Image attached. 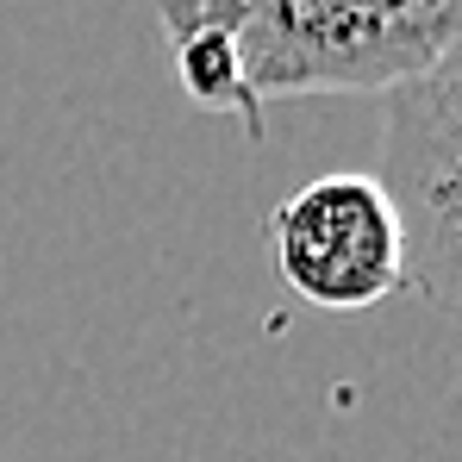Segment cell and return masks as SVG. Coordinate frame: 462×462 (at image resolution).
Returning <instances> with one entry per match:
<instances>
[{"label": "cell", "mask_w": 462, "mask_h": 462, "mask_svg": "<svg viewBox=\"0 0 462 462\" xmlns=\"http://www.w3.org/2000/svg\"><path fill=\"white\" fill-rule=\"evenodd\" d=\"M282 282L319 312H369L406 294V231L369 169H337L294 188L269 213Z\"/></svg>", "instance_id": "cell-2"}, {"label": "cell", "mask_w": 462, "mask_h": 462, "mask_svg": "<svg viewBox=\"0 0 462 462\" xmlns=\"http://www.w3.org/2000/svg\"><path fill=\"white\" fill-rule=\"evenodd\" d=\"M375 181L406 231V288L450 300L462 269V51L387 88Z\"/></svg>", "instance_id": "cell-3"}, {"label": "cell", "mask_w": 462, "mask_h": 462, "mask_svg": "<svg viewBox=\"0 0 462 462\" xmlns=\"http://www.w3.org/2000/svg\"><path fill=\"white\" fill-rule=\"evenodd\" d=\"M156 25L237 44L256 106L300 94H387L457 57L462 0H156Z\"/></svg>", "instance_id": "cell-1"}]
</instances>
